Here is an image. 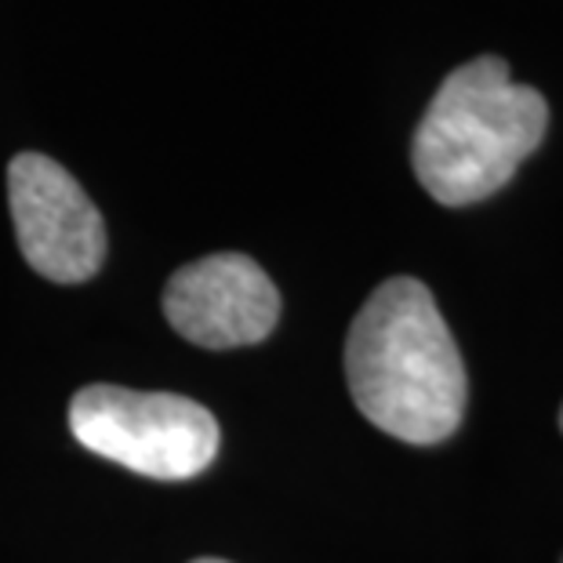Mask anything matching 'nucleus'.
<instances>
[{
    "instance_id": "obj_6",
    "label": "nucleus",
    "mask_w": 563,
    "mask_h": 563,
    "mask_svg": "<svg viewBox=\"0 0 563 563\" xmlns=\"http://www.w3.org/2000/svg\"><path fill=\"white\" fill-rule=\"evenodd\" d=\"M194 563H230V560H214V556H203V560H194Z\"/></svg>"
},
{
    "instance_id": "obj_2",
    "label": "nucleus",
    "mask_w": 563,
    "mask_h": 563,
    "mask_svg": "<svg viewBox=\"0 0 563 563\" xmlns=\"http://www.w3.org/2000/svg\"><path fill=\"white\" fill-rule=\"evenodd\" d=\"M549 106L542 91L509 77L495 55L473 58L440 84L411 142L418 183L443 208L495 197L542 146Z\"/></svg>"
},
{
    "instance_id": "obj_1",
    "label": "nucleus",
    "mask_w": 563,
    "mask_h": 563,
    "mask_svg": "<svg viewBox=\"0 0 563 563\" xmlns=\"http://www.w3.org/2000/svg\"><path fill=\"white\" fill-rule=\"evenodd\" d=\"M345 378L371 426L404 443L448 440L465 415V364L433 291L393 277L371 291L345 339Z\"/></svg>"
},
{
    "instance_id": "obj_7",
    "label": "nucleus",
    "mask_w": 563,
    "mask_h": 563,
    "mask_svg": "<svg viewBox=\"0 0 563 563\" xmlns=\"http://www.w3.org/2000/svg\"><path fill=\"white\" fill-rule=\"evenodd\" d=\"M560 429H563V407H560Z\"/></svg>"
},
{
    "instance_id": "obj_3",
    "label": "nucleus",
    "mask_w": 563,
    "mask_h": 563,
    "mask_svg": "<svg viewBox=\"0 0 563 563\" xmlns=\"http://www.w3.org/2000/svg\"><path fill=\"white\" fill-rule=\"evenodd\" d=\"M69 429L99 459L150 481H189L219 454V422L178 393L84 386L69 404Z\"/></svg>"
},
{
    "instance_id": "obj_5",
    "label": "nucleus",
    "mask_w": 563,
    "mask_h": 563,
    "mask_svg": "<svg viewBox=\"0 0 563 563\" xmlns=\"http://www.w3.org/2000/svg\"><path fill=\"white\" fill-rule=\"evenodd\" d=\"M164 317L186 342L233 350L262 342L280 320V291L255 258L222 251L189 262L164 287Z\"/></svg>"
},
{
    "instance_id": "obj_4",
    "label": "nucleus",
    "mask_w": 563,
    "mask_h": 563,
    "mask_svg": "<svg viewBox=\"0 0 563 563\" xmlns=\"http://www.w3.org/2000/svg\"><path fill=\"white\" fill-rule=\"evenodd\" d=\"M8 203L19 251L41 277L80 284L106 258V225L80 183L44 153H19L8 164Z\"/></svg>"
}]
</instances>
